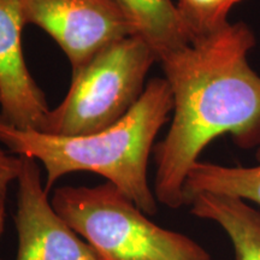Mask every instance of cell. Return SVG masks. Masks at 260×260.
<instances>
[{
	"label": "cell",
	"instance_id": "1",
	"mask_svg": "<svg viewBox=\"0 0 260 260\" xmlns=\"http://www.w3.org/2000/svg\"><path fill=\"white\" fill-rule=\"evenodd\" d=\"M254 46V32L237 22L159 60L174 109L153 148L158 203L174 210L186 205L188 174L218 136L232 135L242 148L260 144V76L247 59Z\"/></svg>",
	"mask_w": 260,
	"mask_h": 260
},
{
	"label": "cell",
	"instance_id": "2",
	"mask_svg": "<svg viewBox=\"0 0 260 260\" xmlns=\"http://www.w3.org/2000/svg\"><path fill=\"white\" fill-rule=\"evenodd\" d=\"M174 109L172 92L165 79L146 84L139 102L109 128L86 135L60 136L22 130L0 119V142L10 153L31 158L46 172L50 193L63 176L93 172L118 188L147 216L158 211L147 170L154 140Z\"/></svg>",
	"mask_w": 260,
	"mask_h": 260
},
{
	"label": "cell",
	"instance_id": "3",
	"mask_svg": "<svg viewBox=\"0 0 260 260\" xmlns=\"http://www.w3.org/2000/svg\"><path fill=\"white\" fill-rule=\"evenodd\" d=\"M51 203L104 260H212L193 239L152 222L110 182L59 187Z\"/></svg>",
	"mask_w": 260,
	"mask_h": 260
},
{
	"label": "cell",
	"instance_id": "4",
	"mask_svg": "<svg viewBox=\"0 0 260 260\" xmlns=\"http://www.w3.org/2000/svg\"><path fill=\"white\" fill-rule=\"evenodd\" d=\"M155 61L153 50L139 35L107 45L71 71L69 90L48 113L42 133L76 136L113 125L139 102Z\"/></svg>",
	"mask_w": 260,
	"mask_h": 260
},
{
	"label": "cell",
	"instance_id": "5",
	"mask_svg": "<svg viewBox=\"0 0 260 260\" xmlns=\"http://www.w3.org/2000/svg\"><path fill=\"white\" fill-rule=\"evenodd\" d=\"M25 25L34 24L57 42L71 71L123 38L136 35L117 0H19Z\"/></svg>",
	"mask_w": 260,
	"mask_h": 260
},
{
	"label": "cell",
	"instance_id": "6",
	"mask_svg": "<svg viewBox=\"0 0 260 260\" xmlns=\"http://www.w3.org/2000/svg\"><path fill=\"white\" fill-rule=\"evenodd\" d=\"M16 183L15 260H104L53 209L37 160L22 157Z\"/></svg>",
	"mask_w": 260,
	"mask_h": 260
},
{
	"label": "cell",
	"instance_id": "7",
	"mask_svg": "<svg viewBox=\"0 0 260 260\" xmlns=\"http://www.w3.org/2000/svg\"><path fill=\"white\" fill-rule=\"evenodd\" d=\"M24 27L19 0H0V119L22 130L44 132L51 109L24 59Z\"/></svg>",
	"mask_w": 260,
	"mask_h": 260
},
{
	"label": "cell",
	"instance_id": "8",
	"mask_svg": "<svg viewBox=\"0 0 260 260\" xmlns=\"http://www.w3.org/2000/svg\"><path fill=\"white\" fill-rule=\"evenodd\" d=\"M187 205L193 216L212 220L226 233L235 260H260V211L240 198L212 193L194 195Z\"/></svg>",
	"mask_w": 260,
	"mask_h": 260
},
{
	"label": "cell",
	"instance_id": "9",
	"mask_svg": "<svg viewBox=\"0 0 260 260\" xmlns=\"http://www.w3.org/2000/svg\"><path fill=\"white\" fill-rule=\"evenodd\" d=\"M132 22L135 34L153 50L158 61L190 44L171 0H117Z\"/></svg>",
	"mask_w": 260,
	"mask_h": 260
},
{
	"label": "cell",
	"instance_id": "10",
	"mask_svg": "<svg viewBox=\"0 0 260 260\" xmlns=\"http://www.w3.org/2000/svg\"><path fill=\"white\" fill-rule=\"evenodd\" d=\"M254 167H225L214 162L198 161L184 182L186 205L200 193L230 195L260 206V151Z\"/></svg>",
	"mask_w": 260,
	"mask_h": 260
},
{
	"label": "cell",
	"instance_id": "11",
	"mask_svg": "<svg viewBox=\"0 0 260 260\" xmlns=\"http://www.w3.org/2000/svg\"><path fill=\"white\" fill-rule=\"evenodd\" d=\"M243 0H177L176 9L189 41L207 38L225 28L228 16Z\"/></svg>",
	"mask_w": 260,
	"mask_h": 260
},
{
	"label": "cell",
	"instance_id": "12",
	"mask_svg": "<svg viewBox=\"0 0 260 260\" xmlns=\"http://www.w3.org/2000/svg\"><path fill=\"white\" fill-rule=\"evenodd\" d=\"M22 169V157L9 153L0 147V237L4 233L6 203L11 184L17 182Z\"/></svg>",
	"mask_w": 260,
	"mask_h": 260
},
{
	"label": "cell",
	"instance_id": "13",
	"mask_svg": "<svg viewBox=\"0 0 260 260\" xmlns=\"http://www.w3.org/2000/svg\"><path fill=\"white\" fill-rule=\"evenodd\" d=\"M0 260H2V259H0Z\"/></svg>",
	"mask_w": 260,
	"mask_h": 260
}]
</instances>
